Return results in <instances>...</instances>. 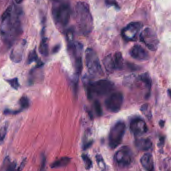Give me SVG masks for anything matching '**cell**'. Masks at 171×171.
<instances>
[{
    "label": "cell",
    "mask_w": 171,
    "mask_h": 171,
    "mask_svg": "<svg viewBox=\"0 0 171 171\" xmlns=\"http://www.w3.org/2000/svg\"><path fill=\"white\" fill-rule=\"evenodd\" d=\"M22 33L20 13L16 7L11 6L4 13L0 27V34L4 43L11 47Z\"/></svg>",
    "instance_id": "6da1fadb"
},
{
    "label": "cell",
    "mask_w": 171,
    "mask_h": 171,
    "mask_svg": "<svg viewBox=\"0 0 171 171\" xmlns=\"http://www.w3.org/2000/svg\"><path fill=\"white\" fill-rule=\"evenodd\" d=\"M75 20L79 31L84 35H89L92 31L93 18L88 4L77 3L75 7Z\"/></svg>",
    "instance_id": "7a4b0ae2"
},
{
    "label": "cell",
    "mask_w": 171,
    "mask_h": 171,
    "mask_svg": "<svg viewBox=\"0 0 171 171\" xmlns=\"http://www.w3.org/2000/svg\"><path fill=\"white\" fill-rule=\"evenodd\" d=\"M52 14L55 23L59 27H66L69 24L71 16V9L69 4L58 2L52 8Z\"/></svg>",
    "instance_id": "3957f363"
},
{
    "label": "cell",
    "mask_w": 171,
    "mask_h": 171,
    "mask_svg": "<svg viewBox=\"0 0 171 171\" xmlns=\"http://www.w3.org/2000/svg\"><path fill=\"white\" fill-rule=\"evenodd\" d=\"M114 88L112 82L107 80H100L91 83L88 87L89 97H103L111 93Z\"/></svg>",
    "instance_id": "277c9868"
},
{
    "label": "cell",
    "mask_w": 171,
    "mask_h": 171,
    "mask_svg": "<svg viewBox=\"0 0 171 171\" xmlns=\"http://www.w3.org/2000/svg\"><path fill=\"white\" fill-rule=\"evenodd\" d=\"M126 131V125L123 122L116 123L112 127L109 137V145L114 149L121 144Z\"/></svg>",
    "instance_id": "5b68a950"
},
{
    "label": "cell",
    "mask_w": 171,
    "mask_h": 171,
    "mask_svg": "<svg viewBox=\"0 0 171 171\" xmlns=\"http://www.w3.org/2000/svg\"><path fill=\"white\" fill-rule=\"evenodd\" d=\"M86 64L88 71L93 75H100L102 73V67L97 54L93 49L88 48L85 55Z\"/></svg>",
    "instance_id": "8992f818"
},
{
    "label": "cell",
    "mask_w": 171,
    "mask_h": 171,
    "mask_svg": "<svg viewBox=\"0 0 171 171\" xmlns=\"http://www.w3.org/2000/svg\"><path fill=\"white\" fill-rule=\"evenodd\" d=\"M103 64L106 71L109 73L114 72L117 70L121 69L123 65L122 54L117 52L113 55H109L104 59Z\"/></svg>",
    "instance_id": "52a82bcc"
},
{
    "label": "cell",
    "mask_w": 171,
    "mask_h": 171,
    "mask_svg": "<svg viewBox=\"0 0 171 171\" xmlns=\"http://www.w3.org/2000/svg\"><path fill=\"white\" fill-rule=\"evenodd\" d=\"M140 40L150 50L155 51L158 47V39L155 32L151 29L146 28L142 32L140 35Z\"/></svg>",
    "instance_id": "ba28073f"
},
{
    "label": "cell",
    "mask_w": 171,
    "mask_h": 171,
    "mask_svg": "<svg viewBox=\"0 0 171 171\" xmlns=\"http://www.w3.org/2000/svg\"><path fill=\"white\" fill-rule=\"evenodd\" d=\"M117 164L122 168L129 166L133 160V155L130 148L124 146L120 149L114 157Z\"/></svg>",
    "instance_id": "9c48e42d"
},
{
    "label": "cell",
    "mask_w": 171,
    "mask_h": 171,
    "mask_svg": "<svg viewBox=\"0 0 171 171\" xmlns=\"http://www.w3.org/2000/svg\"><path fill=\"white\" fill-rule=\"evenodd\" d=\"M123 101L124 97L122 93L120 92L112 93L106 100V107L112 113H117L121 110Z\"/></svg>",
    "instance_id": "30bf717a"
},
{
    "label": "cell",
    "mask_w": 171,
    "mask_h": 171,
    "mask_svg": "<svg viewBox=\"0 0 171 171\" xmlns=\"http://www.w3.org/2000/svg\"><path fill=\"white\" fill-rule=\"evenodd\" d=\"M143 27L140 22H132L128 24L122 31V36L127 41H135Z\"/></svg>",
    "instance_id": "8fae6325"
},
{
    "label": "cell",
    "mask_w": 171,
    "mask_h": 171,
    "mask_svg": "<svg viewBox=\"0 0 171 171\" xmlns=\"http://www.w3.org/2000/svg\"><path fill=\"white\" fill-rule=\"evenodd\" d=\"M130 130L134 135L139 136L147 132L148 128L146 123L143 120L137 118L131 122Z\"/></svg>",
    "instance_id": "7c38bea8"
},
{
    "label": "cell",
    "mask_w": 171,
    "mask_h": 171,
    "mask_svg": "<svg viewBox=\"0 0 171 171\" xmlns=\"http://www.w3.org/2000/svg\"><path fill=\"white\" fill-rule=\"evenodd\" d=\"M130 54L133 58L139 61H145L149 58L148 52L139 45L133 46L131 49Z\"/></svg>",
    "instance_id": "4fadbf2b"
},
{
    "label": "cell",
    "mask_w": 171,
    "mask_h": 171,
    "mask_svg": "<svg viewBox=\"0 0 171 171\" xmlns=\"http://www.w3.org/2000/svg\"><path fill=\"white\" fill-rule=\"evenodd\" d=\"M140 162L143 168L148 171H153L154 169V161L153 156L150 153H146L141 157Z\"/></svg>",
    "instance_id": "5bb4252c"
},
{
    "label": "cell",
    "mask_w": 171,
    "mask_h": 171,
    "mask_svg": "<svg viewBox=\"0 0 171 171\" xmlns=\"http://www.w3.org/2000/svg\"><path fill=\"white\" fill-rule=\"evenodd\" d=\"M135 145L139 150L146 151L151 149L152 147L153 144L149 139L142 138L136 141Z\"/></svg>",
    "instance_id": "9a60e30c"
},
{
    "label": "cell",
    "mask_w": 171,
    "mask_h": 171,
    "mask_svg": "<svg viewBox=\"0 0 171 171\" xmlns=\"http://www.w3.org/2000/svg\"><path fill=\"white\" fill-rule=\"evenodd\" d=\"M71 159L69 157H62L53 162L51 165L52 168H59L64 167L68 165Z\"/></svg>",
    "instance_id": "2e32d148"
},
{
    "label": "cell",
    "mask_w": 171,
    "mask_h": 171,
    "mask_svg": "<svg viewBox=\"0 0 171 171\" xmlns=\"http://www.w3.org/2000/svg\"><path fill=\"white\" fill-rule=\"evenodd\" d=\"M23 52L21 50L18 49H13L11 52L10 58L15 63H20L22 61Z\"/></svg>",
    "instance_id": "e0dca14e"
},
{
    "label": "cell",
    "mask_w": 171,
    "mask_h": 171,
    "mask_svg": "<svg viewBox=\"0 0 171 171\" xmlns=\"http://www.w3.org/2000/svg\"><path fill=\"white\" fill-rule=\"evenodd\" d=\"M39 52L41 55L47 56L48 54V43L46 38H43L40 45Z\"/></svg>",
    "instance_id": "ac0fdd59"
},
{
    "label": "cell",
    "mask_w": 171,
    "mask_h": 171,
    "mask_svg": "<svg viewBox=\"0 0 171 171\" xmlns=\"http://www.w3.org/2000/svg\"><path fill=\"white\" fill-rule=\"evenodd\" d=\"M4 164V171H19L18 168H17V164L15 162H10L9 159H5Z\"/></svg>",
    "instance_id": "d6986e66"
},
{
    "label": "cell",
    "mask_w": 171,
    "mask_h": 171,
    "mask_svg": "<svg viewBox=\"0 0 171 171\" xmlns=\"http://www.w3.org/2000/svg\"><path fill=\"white\" fill-rule=\"evenodd\" d=\"M96 162L97 163L98 166L100 169L102 171H105L107 167L103 157L101 155L98 154L96 156Z\"/></svg>",
    "instance_id": "ffe728a7"
},
{
    "label": "cell",
    "mask_w": 171,
    "mask_h": 171,
    "mask_svg": "<svg viewBox=\"0 0 171 171\" xmlns=\"http://www.w3.org/2000/svg\"><path fill=\"white\" fill-rule=\"evenodd\" d=\"M8 125L6 123L0 129V145L3 144L6 137L8 131Z\"/></svg>",
    "instance_id": "44dd1931"
},
{
    "label": "cell",
    "mask_w": 171,
    "mask_h": 171,
    "mask_svg": "<svg viewBox=\"0 0 171 171\" xmlns=\"http://www.w3.org/2000/svg\"><path fill=\"white\" fill-rule=\"evenodd\" d=\"M19 103L20 105L22 110L28 108L30 106V101H29L28 98L26 96H23L21 98L19 101Z\"/></svg>",
    "instance_id": "7402d4cb"
},
{
    "label": "cell",
    "mask_w": 171,
    "mask_h": 171,
    "mask_svg": "<svg viewBox=\"0 0 171 171\" xmlns=\"http://www.w3.org/2000/svg\"><path fill=\"white\" fill-rule=\"evenodd\" d=\"M141 111L143 114L148 119H150L152 117L151 108L148 104L143 105L141 107Z\"/></svg>",
    "instance_id": "603a6c76"
},
{
    "label": "cell",
    "mask_w": 171,
    "mask_h": 171,
    "mask_svg": "<svg viewBox=\"0 0 171 171\" xmlns=\"http://www.w3.org/2000/svg\"><path fill=\"white\" fill-rule=\"evenodd\" d=\"M7 82H8L9 84L14 89L18 90L20 87L19 80H18V79L17 78L7 80Z\"/></svg>",
    "instance_id": "cb8c5ba5"
},
{
    "label": "cell",
    "mask_w": 171,
    "mask_h": 171,
    "mask_svg": "<svg viewBox=\"0 0 171 171\" xmlns=\"http://www.w3.org/2000/svg\"><path fill=\"white\" fill-rule=\"evenodd\" d=\"M82 157L84 163L85 164L86 169L87 170L91 169L92 167V162L91 161V159L88 157V155H85V154L82 155Z\"/></svg>",
    "instance_id": "d4e9b609"
},
{
    "label": "cell",
    "mask_w": 171,
    "mask_h": 171,
    "mask_svg": "<svg viewBox=\"0 0 171 171\" xmlns=\"http://www.w3.org/2000/svg\"><path fill=\"white\" fill-rule=\"evenodd\" d=\"M37 60H38V56L35 50H33V51L30 52L28 58V63L29 64L33 63L34 62H36Z\"/></svg>",
    "instance_id": "484cf974"
},
{
    "label": "cell",
    "mask_w": 171,
    "mask_h": 171,
    "mask_svg": "<svg viewBox=\"0 0 171 171\" xmlns=\"http://www.w3.org/2000/svg\"><path fill=\"white\" fill-rule=\"evenodd\" d=\"M106 3L107 5L110 6H114L116 8H119V7L118 6V3H117L116 0H106Z\"/></svg>",
    "instance_id": "4316f807"
},
{
    "label": "cell",
    "mask_w": 171,
    "mask_h": 171,
    "mask_svg": "<svg viewBox=\"0 0 171 171\" xmlns=\"http://www.w3.org/2000/svg\"><path fill=\"white\" fill-rule=\"evenodd\" d=\"M95 109H96V112L98 113V114H101L102 113V110H101V108L100 107V105L99 104L98 102H96L95 104Z\"/></svg>",
    "instance_id": "83f0119b"
},
{
    "label": "cell",
    "mask_w": 171,
    "mask_h": 171,
    "mask_svg": "<svg viewBox=\"0 0 171 171\" xmlns=\"http://www.w3.org/2000/svg\"><path fill=\"white\" fill-rule=\"evenodd\" d=\"M46 158L45 157H43L42 158V166H41V171H44V169L45 167Z\"/></svg>",
    "instance_id": "f1b7e54d"
},
{
    "label": "cell",
    "mask_w": 171,
    "mask_h": 171,
    "mask_svg": "<svg viewBox=\"0 0 171 171\" xmlns=\"http://www.w3.org/2000/svg\"><path fill=\"white\" fill-rule=\"evenodd\" d=\"M23 0H15V2L18 4H20L21 3L23 2Z\"/></svg>",
    "instance_id": "f546056e"
},
{
    "label": "cell",
    "mask_w": 171,
    "mask_h": 171,
    "mask_svg": "<svg viewBox=\"0 0 171 171\" xmlns=\"http://www.w3.org/2000/svg\"><path fill=\"white\" fill-rule=\"evenodd\" d=\"M160 125L161 127H163L164 125V121H161L160 122Z\"/></svg>",
    "instance_id": "4dcf8cb0"
},
{
    "label": "cell",
    "mask_w": 171,
    "mask_h": 171,
    "mask_svg": "<svg viewBox=\"0 0 171 171\" xmlns=\"http://www.w3.org/2000/svg\"><path fill=\"white\" fill-rule=\"evenodd\" d=\"M168 92H169V94L170 96V97H171V90H169Z\"/></svg>",
    "instance_id": "1f68e13d"
},
{
    "label": "cell",
    "mask_w": 171,
    "mask_h": 171,
    "mask_svg": "<svg viewBox=\"0 0 171 171\" xmlns=\"http://www.w3.org/2000/svg\"><path fill=\"white\" fill-rule=\"evenodd\" d=\"M54 1H61V0H54Z\"/></svg>",
    "instance_id": "d6a6232c"
}]
</instances>
